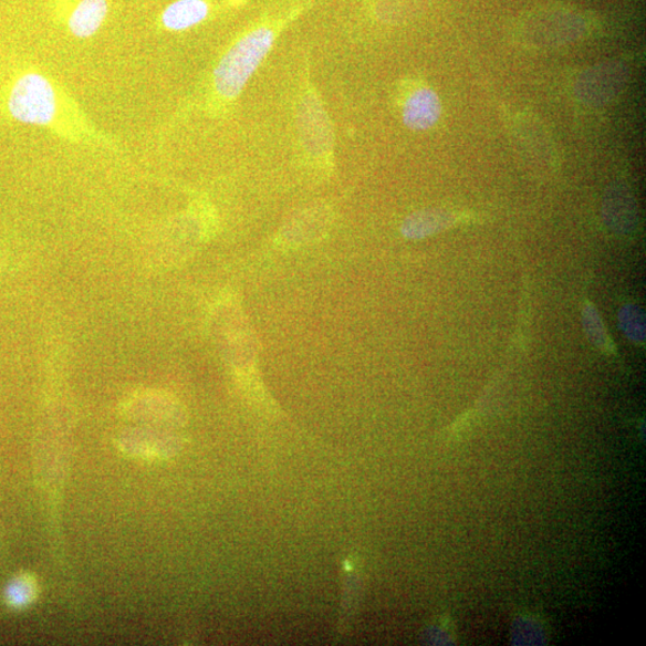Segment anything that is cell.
<instances>
[{
  "label": "cell",
  "instance_id": "cell-1",
  "mask_svg": "<svg viewBox=\"0 0 646 646\" xmlns=\"http://www.w3.org/2000/svg\"><path fill=\"white\" fill-rule=\"evenodd\" d=\"M273 41L271 29L259 28L235 43L215 71L217 92L227 98L237 97L269 54Z\"/></svg>",
  "mask_w": 646,
  "mask_h": 646
},
{
  "label": "cell",
  "instance_id": "cell-2",
  "mask_svg": "<svg viewBox=\"0 0 646 646\" xmlns=\"http://www.w3.org/2000/svg\"><path fill=\"white\" fill-rule=\"evenodd\" d=\"M8 107L13 119L20 123L46 125L55 115V93L45 77L27 73L11 87Z\"/></svg>",
  "mask_w": 646,
  "mask_h": 646
},
{
  "label": "cell",
  "instance_id": "cell-3",
  "mask_svg": "<svg viewBox=\"0 0 646 646\" xmlns=\"http://www.w3.org/2000/svg\"><path fill=\"white\" fill-rule=\"evenodd\" d=\"M124 413L128 418L164 427H179L185 420L181 405L171 396L158 392L132 396L124 406Z\"/></svg>",
  "mask_w": 646,
  "mask_h": 646
},
{
  "label": "cell",
  "instance_id": "cell-4",
  "mask_svg": "<svg viewBox=\"0 0 646 646\" xmlns=\"http://www.w3.org/2000/svg\"><path fill=\"white\" fill-rule=\"evenodd\" d=\"M119 449L132 458L166 460L180 449V439L152 428L127 430L117 439Z\"/></svg>",
  "mask_w": 646,
  "mask_h": 646
},
{
  "label": "cell",
  "instance_id": "cell-5",
  "mask_svg": "<svg viewBox=\"0 0 646 646\" xmlns=\"http://www.w3.org/2000/svg\"><path fill=\"white\" fill-rule=\"evenodd\" d=\"M440 101L429 87H420L406 100L403 111L405 125L414 131L431 128L439 119Z\"/></svg>",
  "mask_w": 646,
  "mask_h": 646
},
{
  "label": "cell",
  "instance_id": "cell-6",
  "mask_svg": "<svg viewBox=\"0 0 646 646\" xmlns=\"http://www.w3.org/2000/svg\"><path fill=\"white\" fill-rule=\"evenodd\" d=\"M607 225L619 233H627L636 226V208L633 198L623 188L611 190L605 202Z\"/></svg>",
  "mask_w": 646,
  "mask_h": 646
},
{
  "label": "cell",
  "instance_id": "cell-7",
  "mask_svg": "<svg viewBox=\"0 0 646 646\" xmlns=\"http://www.w3.org/2000/svg\"><path fill=\"white\" fill-rule=\"evenodd\" d=\"M209 6L204 0H178L162 14V22L170 31L180 32L208 18Z\"/></svg>",
  "mask_w": 646,
  "mask_h": 646
},
{
  "label": "cell",
  "instance_id": "cell-8",
  "mask_svg": "<svg viewBox=\"0 0 646 646\" xmlns=\"http://www.w3.org/2000/svg\"><path fill=\"white\" fill-rule=\"evenodd\" d=\"M108 6L106 0H82L70 19V29L79 38H90L104 23Z\"/></svg>",
  "mask_w": 646,
  "mask_h": 646
},
{
  "label": "cell",
  "instance_id": "cell-9",
  "mask_svg": "<svg viewBox=\"0 0 646 646\" xmlns=\"http://www.w3.org/2000/svg\"><path fill=\"white\" fill-rule=\"evenodd\" d=\"M454 223V217L444 211H420L405 220L403 232L408 238L418 239L428 237Z\"/></svg>",
  "mask_w": 646,
  "mask_h": 646
},
{
  "label": "cell",
  "instance_id": "cell-10",
  "mask_svg": "<svg viewBox=\"0 0 646 646\" xmlns=\"http://www.w3.org/2000/svg\"><path fill=\"white\" fill-rule=\"evenodd\" d=\"M37 582L31 576L14 579L6 592L7 602L14 608H22L32 604L37 596Z\"/></svg>",
  "mask_w": 646,
  "mask_h": 646
},
{
  "label": "cell",
  "instance_id": "cell-11",
  "mask_svg": "<svg viewBox=\"0 0 646 646\" xmlns=\"http://www.w3.org/2000/svg\"><path fill=\"white\" fill-rule=\"evenodd\" d=\"M622 330L631 341L640 343L645 340V316L636 305H626L621 312Z\"/></svg>",
  "mask_w": 646,
  "mask_h": 646
},
{
  "label": "cell",
  "instance_id": "cell-12",
  "mask_svg": "<svg viewBox=\"0 0 646 646\" xmlns=\"http://www.w3.org/2000/svg\"><path fill=\"white\" fill-rule=\"evenodd\" d=\"M584 327L590 340L600 348H606L608 345L607 334L602 321L595 311V308L588 305L583 313Z\"/></svg>",
  "mask_w": 646,
  "mask_h": 646
}]
</instances>
